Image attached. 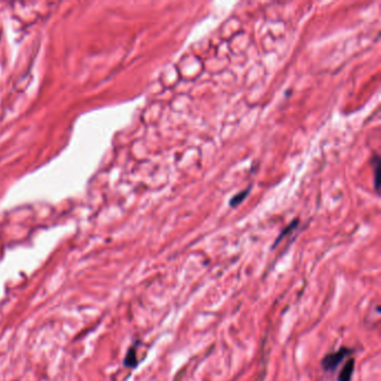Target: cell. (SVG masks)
<instances>
[{
	"label": "cell",
	"mask_w": 381,
	"mask_h": 381,
	"mask_svg": "<svg viewBox=\"0 0 381 381\" xmlns=\"http://www.w3.org/2000/svg\"><path fill=\"white\" fill-rule=\"evenodd\" d=\"M352 352H353L352 349L344 347V348L339 349L338 351L327 354L326 357L323 358L322 361H321L322 368L326 371L333 372L336 369V367L340 365V363H342V361L346 359V357H348V355L351 354Z\"/></svg>",
	"instance_id": "1"
},
{
	"label": "cell",
	"mask_w": 381,
	"mask_h": 381,
	"mask_svg": "<svg viewBox=\"0 0 381 381\" xmlns=\"http://www.w3.org/2000/svg\"><path fill=\"white\" fill-rule=\"evenodd\" d=\"M354 371V360L349 359L339 373L338 381H351Z\"/></svg>",
	"instance_id": "2"
},
{
	"label": "cell",
	"mask_w": 381,
	"mask_h": 381,
	"mask_svg": "<svg viewBox=\"0 0 381 381\" xmlns=\"http://www.w3.org/2000/svg\"><path fill=\"white\" fill-rule=\"evenodd\" d=\"M124 366L128 368H136L138 366V360H137V349L133 346L131 347L128 353H126L124 358Z\"/></svg>",
	"instance_id": "3"
},
{
	"label": "cell",
	"mask_w": 381,
	"mask_h": 381,
	"mask_svg": "<svg viewBox=\"0 0 381 381\" xmlns=\"http://www.w3.org/2000/svg\"><path fill=\"white\" fill-rule=\"evenodd\" d=\"M250 192H251V188L245 189V190H243L242 193H239V194H237V195H235V196L233 197V198H232L231 202H230L231 206H232V207H236V206H238L239 204H242V202L246 199V197L249 196Z\"/></svg>",
	"instance_id": "4"
},
{
	"label": "cell",
	"mask_w": 381,
	"mask_h": 381,
	"mask_svg": "<svg viewBox=\"0 0 381 381\" xmlns=\"http://www.w3.org/2000/svg\"><path fill=\"white\" fill-rule=\"evenodd\" d=\"M297 226V220H295V221H293V223H291V225L290 226H288L287 228H285V230L281 233V234H279V236H278V238L276 239V242H275V244H274V247L279 243V242H281V239L282 238H284L285 236H287V235L291 232V231H293L294 230V228Z\"/></svg>",
	"instance_id": "5"
},
{
	"label": "cell",
	"mask_w": 381,
	"mask_h": 381,
	"mask_svg": "<svg viewBox=\"0 0 381 381\" xmlns=\"http://www.w3.org/2000/svg\"><path fill=\"white\" fill-rule=\"evenodd\" d=\"M374 164H376V167H374V186H376V189L378 190L379 188V177H378V171H379V157L378 156H374Z\"/></svg>",
	"instance_id": "6"
}]
</instances>
